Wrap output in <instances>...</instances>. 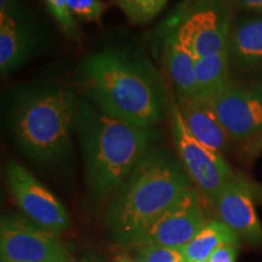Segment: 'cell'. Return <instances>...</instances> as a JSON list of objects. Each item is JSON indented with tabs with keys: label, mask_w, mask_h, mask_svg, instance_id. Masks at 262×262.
I'll return each mask as SVG.
<instances>
[{
	"label": "cell",
	"mask_w": 262,
	"mask_h": 262,
	"mask_svg": "<svg viewBox=\"0 0 262 262\" xmlns=\"http://www.w3.org/2000/svg\"><path fill=\"white\" fill-rule=\"evenodd\" d=\"M238 238L222 221H209L196 232V234L182 248L185 262L209 260L211 254L222 243Z\"/></svg>",
	"instance_id": "e0dca14e"
},
{
	"label": "cell",
	"mask_w": 262,
	"mask_h": 262,
	"mask_svg": "<svg viewBox=\"0 0 262 262\" xmlns=\"http://www.w3.org/2000/svg\"><path fill=\"white\" fill-rule=\"evenodd\" d=\"M258 188L239 173L229 180L214 203L220 221L253 247H262V225L255 210Z\"/></svg>",
	"instance_id": "8fae6325"
},
{
	"label": "cell",
	"mask_w": 262,
	"mask_h": 262,
	"mask_svg": "<svg viewBox=\"0 0 262 262\" xmlns=\"http://www.w3.org/2000/svg\"><path fill=\"white\" fill-rule=\"evenodd\" d=\"M191 187L179 157L153 143L106 205L104 225L116 244H129Z\"/></svg>",
	"instance_id": "277c9868"
},
{
	"label": "cell",
	"mask_w": 262,
	"mask_h": 262,
	"mask_svg": "<svg viewBox=\"0 0 262 262\" xmlns=\"http://www.w3.org/2000/svg\"><path fill=\"white\" fill-rule=\"evenodd\" d=\"M261 150H262V139L260 141H257V142L250 148V152L253 153H258L261 152Z\"/></svg>",
	"instance_id": "4316f807"
},
{
	"label": "cell",
	"mask_w": 262,
	"mask_h": 262,
	"mask_svg": "<svg viewBox=\"0 0 262 262\" xmlns=\"http://www.w3.org/2000/svg\"><path fill=\"white\" fill-rule=\"evenodd\" d=\"M110 262H136L135 258H134L133 254L130 253L129 249L125 247H122V245H117L116 249L113 250L112 255H111Z\"/></svg>",
	"instance_id": "cb8c5ba5"
},
{
	"label": "cell",
	"mask_w": 262,
	"mask_h": 262,
	"mask_svg": "<svg viewBox=\"0 0 262 262\" xmlns=\"http://www.w3.org/2000/svg\"><path fill=\"white\" fill-rule=\"evenodd\" d=\"M231 58L228 50L196 58L195 63V96L211 101L217 96L229 81Z\"/></svg>",
	"instance_id": "2e32d148"
},
{
	"label": "cell",
	"mask_w": 262,
	"mask_h": 262,
	"mask_svg": "<svg viewBox=\"0 0 262 262\" xmlns=\"http://www.w3.org/2000/svg\"><path fill=\"white\" fill-rule=\"evenodd\" d=\"M178 106L183 123L196 141L220 155L228 149L231 137L221 124L210 101L192 97L178 102Z\"/></svg>",
	"instance_id": "5bb4252c"
},
{
	"label": "cell",
	"mask_w": 262,
	"mask_h": 262,
	"mask_svg": "<svg viewBox=\"0 0 262 262\" xmlns=\"http://www.w3.org/2000/svg\"><path fill=\"white\" fill-rule=\"evenodd\" d=\"M22 6L21 0H0V14H9Z\"/></svg>",
	"instance_id": "d4e9b609"
},
{
	"label": "cell",
	"mask_w": 262,
	"mask_h": 262,
	"mask_svg": "<svg viewBox=\"0 0 262 262\" xmlns=\"http://www.w3.org/2000/svg\"><path fill=\"white\" fill-rule=\"evenodd\" d=\"M0 257L2 262H72L58 234L21 215L2 217Z\"/></svg>",
	"instance_id": "ba28073f"
},
{
	"label": "cell",
	"mask_w": 262,
	"mask_h": 262,
	"mask_svg": "<svg viewBox=\"0 0 262 262\" xmlns=\"http://www.w3.org/2000/svg\"><path fill=\"white\" fill-rule=\"evenodd\" d=\"M129 250L136 262H185L182 248L149 245V247L130 248Z\"/></svg>",
	"instance_id": "d6986e66"
},
{
	"label": "cell",
	"mask_w": 262,
	"mask_h": 262,
	"mask_svg": "<svg viewBox=\"0 0 262 262\" xmlns=\"http://www.w3.org/2000/svg\"><path fill=\"white\" fill-rule=\"evenodd\" d=\"M210 102L231 140L251 148L262 139V84L229 83Z\"/></svg>",
	"instance_id": "30bf717a"
},
{
	"label": "cell",
	"mask_w": 262,
	"mask_h": 262,
	"mask_svg": "<svg viewBox=\"0 0 262 262\" xmlns=\"http://www.w3.org/2000/svg\"><path fill=\"white\" fill-rule=\"evenodd\" d=\"M198 262H209V260H204V261H198Z\"/></svg>",
	"instance_id": "83f0119b"
},
{
	"label": "cell",
	"mask_w": 262,
	"mask_h": 262,
	"mask_svg": "<svg viewBox=\"0 0 262 262\" xmlns=\"http://www.w3.org/2000/svg\"><path fill=\"white\" fill-rule=\"evenodd\" d=\"M231 0H182L165 24L196 58L228 50L233 27Z\"/></svg>",
	"instance_id": "5b68a950"
},
{
	"label": "cell",
	"mask_w": 262,
	"mask_h": 262,
	"mask_svg": "<svg viewBox=\"0 0 262 262\" xmlns=\"http://www.w3.org/2000/svg\"><path fill=\"white\" fill-rule=\"evenodd\" d=\"M169 120L173 146L180 162L193 186L214 204L216 198L235 172L222 155L202 145L191 135L183 123L173 95H171Z\"/></svg>",
	"instance_id": "8992f818"
},
{
	"label": "cell",
	"mask_w": 262,
	"mask_h": 262,
	"mask_svg": "<svg viewBox=\"0 0 262 262\" xmlns=\"http://www.w3.org/2000/svg\"><path fill=\"white\" fill-rule=\"evenodd\" d=\"M5 176L15 204L25 217L56 234L70 228L71 217L66 206L21 163L10 159Z\"/></svg>",
	"instance_id": "52a82bcc"
},
{
	"label": "cell",
	"mask_w": 262,
	"mask_h": 262,
	"mask_svg": "<svg viewBox=\"0 0 262 262\" xmlns=\"http://www.w3.org/2000/svg\"><path fill=\"white\" fill-rule=\"evenodd\" d=\"M239 245H241L239 238L225 242L211 254V256L209 257V262H235Z\"/></svg>",
	"instance_id": "7402d4cb"
},
{
	"label": "cell",
	"mask_w": 262,
	"mask_h": 262,
	"mask_svg": "<svg viewBox=\"0 0 262 262\" xmlns=\"http://www.w3.org/2000/svg\"><path fill=\"white\" fill-rule=\"evenodd\" d=\"M114 4L123 11L130 22L135 25H146L153 21L169 0H113Z\"/></svg>",
	"instance_id": "ac0fdd59"
},
{
	"label": "cell",
	"mask_w": 262,
	"mask_h": 262,
	"mask_svg": "<svg viewBox=\"0 0 262 262\" xmlns=\"http://www.w3.org/2000/svg\"><path fill=\"white\" fill-rule=\"evenodd\" d=\"M45 4L57 25L60 26L61 31L67 37L77 38L78 37V26L75 17L72 15L68 0H45Z\"/></svg>",
	"instance_id": "ffe728a7"
},
{
	"label": "cell",
	"mask_w": 262,
	"mask_h": 262,
	"mask_svg": "<svg viewBox=\"0 0 262 262\" xmlns=\"http://www.w3.org/2000/svg\"><path fill=\"white\" fill-rule=\"evenodd\" d=\"M75 262H107L106 258L101 256L100 254L96 253L94 250H89L88 253H85L83 256H80Z\"/></svg>",
	"instance_id": "484cf974"
},
{
	"label": "cell",
	"mask_w": 262,
	"mask_h": 262,
	"mask_svg": "<svg viewBox=\"0 0 262 262\" xmlns=\"http://www.w3.org/2000/svg\"><path fill=\"white\" fill-rule=\"evenodd\" d=\"M231 64L244 73L262 72V14L255 12L233 24L229 35Z\"/></svg>",
	"instance_id": "9a60e30c"
},
{
	"label": "cell",
	"mask_w": 262,
	"mask_h": 262,
	"mask_svg": "<svg viewBox=\"0 0 262 262\" xmlns=\"http://www.w3.org/2000/svg\"><path fill=\"white\" fill-rule=\"evenodd\" d=\"M74 80L88 101L133 125L158 129L169 119L171 96L162 74L141 52L122 48L91 52L78 64Z\"/></svg>",
	"instance_id": "6da1fadb"
},
{
	"label": "cell",
	"mask_w": 262,
	"mask_h": 262,
	"mask_svg": "<svg viewBox=\"0 0 262 262\" xmlns=\"http://www.w3.org/2000/svg\"><path fill=\"white\" fill-rule=\"evenodd\" d=\"M68 6L75 18L88 22L98 21L106 10L102 0H68Z\"/></svg>",
	"instance_id": "44dd1931"
},
{
	"label": "cell",
	"mask_w": 262,
	"mask_h": 262,
	"mask_svg": "<svg viewBox=\"0 0 262 262\" xmlns=\"http://www.w3.org/2000/svg\"><path fill=\"white\" fill-rule=\"evenodd\" d=\"M234 9L262 14V0H231Z\"/></svg>",
	"instance_id": "603a6c76"
},
{
	"label": "cell",
	"mask_w": 262,
	"mask_h": 262,
	"mask_svg": "<svg viewBox=\"0 0 262 262\" xmlns=\"http://www.w3.org/2000/svg\"><path fill=\"white\" fill-rule=\"evenodd\" d=\"M40 48L39 34L34 18L25 6L0 14V73L9 77L34 58Z\"/></svg>",
	"instance_id": "7c38bea8"
},
{
	"label": "cell",
	"mask_w": 262,
	"mask_h": 262,
	"mask_svg": "<svg viewBox=\"0 0 262 262\" xmlns=\"http://www.w3.org/2000/svg\"><path fill=\"white\" fill-rule=\"evenodd\" d=\"M163 60L178 102L195 96L196 57L180 40L171 26L163 25Z\"/></svg>",
	"instance_id": "4fadbf2b"
},
{
	"label": "cell",
	"mask_w": 262,
	"mask_h": 262,
	"mask_svg": "<svg viewBox=\"0 0 262 262\" xmlns=\"http://www.w3.org/2000/svg\"><path fill=\"white\" fill-rule=\"evenodd\" d=\"M4 97L6 131L22 155L40 164L60 163L70 156L80 101L74 88L34 81L16 85Z\"/></svg>",
	"instance_id": "7a4b0ae2"
},
{
	"label": "cell",
	"mask_w": 262,
	"mask_h": 262,
	"mask_svg": "<svg viewBox=\"0 0 262 262\" xmlns=\"http://www.w3.org/2000/svg\"><path fill=\"white\" fill-rule=\"evenodd\" d=\"M77 135L89 201L93 205H107L159 139L160 131L118 119L83 98L78 108Z\"/></svg>",
	"instance_id": "3957f363"
},
{
	"label": "cell",
	"mask_w": 262,
	"mask_h": 262,
	"mask_svg": "<svg viewBox=\"0 0 262 262\" xmlns=\"http://www.w3.org/2000/svg\"><path fill=\"white\" fill-rule=\"evenodd\" d=\"M206 222L201 192L193 186L142 232L131 239L125 248L149 245L183 248Z\"/></svg>",
	"instance_id": "9c48e42d"
}]
</instances>
